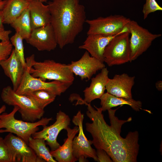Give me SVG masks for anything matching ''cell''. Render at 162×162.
Returning <instances> with one entry per match:
<instances>
[{"instance_id": "obj_22", "label": "cell", "mask_w": 162, "mask_h": 162, "mask_svg": "<svg viewBox=\"0 0 162 162\" xmlns=\"http://www.w3.org/2000/svg\"><path fill=\"white\" fill-rule=\"evenodd\" d=\"M29 2L26 0H7L2 10L4 23L10 25L28 8Z\"/></svg>"}, {"instance_id": "obj_35", "label": "cell", "mask_w": 162, "mask_h": 162, "mask_svg": "<svg viewBox=\"0 0 162 162\" xmlns=\"http://www.w3.org/2000/svg\"><path fill=\"white\" fill-rule=\"evenodd\" d=\"M29 2L33 1H40L42 2H46L48 0H26Z\"/></svg>"}, {"instance_id": "obj_7", "label": "cell", "mask_w": 162, "mask_h": 162, "mask_svg": "<svg viewBox=\"0 0 162 162\" xmlns=\"http://www.w3.org/2000/svg\"><path fill=\"white\" fill-rule=\"evenodd\" d=\"M131 34L130 38V62L135 60L146 52L156 39L161 34H154L139 25L136 21L131 20L126 26Z\"/></svg>"}, {"instance_id": "obj_9", "label": "cell", "mask_w": 162, "mask_h": 162, "mask_svg": "<svg viewBox=\"0 0 162 162\" xmlns=\"http://www.w3.org/2000/svg\"><path fill=\"white\" fill-rule=\"evenodd\" d=\"M123 15H111L106 17L100 16L96 19L86 20L89 25L87 35L100 34L114 35L128 31L126 25L130 20Z\"/></svg>"}, {"instance_id": "obj_20", "label": "cell", "mask_w": 162, "mask_h": 162, "mask_svg": "<svg viewBox=\"0 0 162 162\" xmlns=\"http://www.w3.org/2000/svg\"><path fill=\"white\" fill-rule=\"evenodd\" d=\"M68 138L63 144L58 148L50 151L55 160L58 162H74L78 160L73 154V140L79 131L78 126L71 129L68 126L66 129Z\"/></svg>"}, {"instance_id": "obj_2", "label": "cell", "mask_w": 162, "mask_h": 162, "mask_svg": "<svg viewBox=\"0 0 162 162\" xmlns=\"http://www.w3.org/2000/svg\"><path fill=\"white\" fill-rule=\"evenodd\" d=\"M51 23L57 44L62 49L73 43L82 32L86 22V13L80 0H53L48 4Z\"/></svg>"}, {"instance_id": "obj_32", "label": "cell", "mask_w": 162, "mask_h": 162, "mask_svg": "<svg viewBox=\"0 0 162 162\" xmlns=\"http://www.w3.org/2000/svg\"><path fill=\"white\" fill-rule=\"evenodd\" d=\"M4 17L2 10H0V32L4 31V30L3 25Z\"/></svg>"}, {"instance_id": "obj_12", "label": "cell", "mask_w": 162, "mask_h": 162, "mask_svg": "<svg viewBox=\"0 0 162 162\" xmlns=\"http://www.w3.org/2000/svg\"><path fill=\"white\" fill-rule=\"evenodd\" d=\"M56 119L52 124L44 126L42 130L35 132L32 136L34 138L44 139L50 148L51 151L55 150L60 146L57 140L58 136L61 130H66L70 123L69 116L61 110L57 113Z\"/></svg>"}, {"instance_id": "obj_10", "label": "cell", "mask_w": 162, "mask_h": 162, "mask_svg": "<svg viewBox=\"0 0 162 162\" xmlns=\"http://www.w3.org/2000/svg\"><path fill=\"white\" fill-rule=\"evenodd\" d=\"M84 118V115L79 110L72 119L73 123L79 128V134L75 136L73 141V154L79 162L86 161L88 158H92L98 162L96 151L91 146L92 141L87 139L83 130Z\"/></svg>"}, {"instance_id": "obj_23", "label": "cell", "mask_w": 162, "mask_h": 162, "mask_svg": "<svg viewBox=\"0 0 162 162\" xmlns=\"http://www.w3.org/2000/svg\"><path fill=\"white\" fill-rule=\"evenodd\" d=\"M23 39H28L30 37L32 29L28 8L26 9L10 24Z\"/></svg>"}, {"instance_id": "obj_17", "label": "cell", "mask_w": 162, "mask_h": 162, "mask_svg": "<svg viewBox=\"0 0 162 162\" xmlns=\"http://www.w3.org/2000/svg\"><path fill=\"white\" fill-rule=\"evenodd\" d=\"M5 74L12 82L13 89L15 91L20 85L26 68L13 49L9 56L0 63Z\"/></svg>"}, {"instance_id": "obj_34", "label": "cell", "mask_w": 162, "mask_h": 162, "mask_svg": "<svg viewBox=\"0 0 162 162\" xmlns=\"http://www.w3.org/2000/svg\"><path fill=\"white\" fill-rule=\"evenodd\" d=\"M7 1V0H3L0 2V10H2Z\"/></svg>"}, {"instance_id": "obj_36", "label": "cell", "mask_w": 162, "mask_h": 162, "mask_svg": "<svg viewBox=\"0 0 162 162\" xmlns=\"http://www.w3.org/2000/svg\"><path fill=\"white\" fill-rule=\"evenodd\" d=\"M2 0H0V2H2Z\"/></svg>"}, {"instance_id": "obj_8", "label": "cell", "mask_w": 162, "mask_h": 162, "mask_svg": "<svg viewBox=\"0 0 162 162\" xmlns=\"http://www.w3.org/2000/svg\"><path fill=\"white\" fill-rule=\"evenodd\" d=\"M130 34L128 31L117 35L106 47L104 61L109 66L122 64L130 62Z\"/></svg>"}, {"instance_id": "obj_24", "label": "cell", "mask_w": 162, "mask_h": 162, "mask_svg": "<svg viewBox=\"0 0 162 162\" xmlns=\"http://www.w3.org/2000/svg\"><path fill=\"white\" fill-rule=\"evenodd\" d=\"M28 145L34 151L37 156L45 162H56L46 146L45 140L42 138H30Z\"/></svg>"}, {"instance_id": "obj_15", "label": "cell", "mask_w": 162, "mask_h": 162, "mask_svg": "<svg viewBox=\"0 0 162 162\" xmlns=\"http://www.w3.org/2000/svg\"><path fill=\"white\" fill-rule=\"evenodd\" d=\"M135 79V76H130L126 73L116 74L109 79L106 86V92L118 97L132 98L131 90Z\"/></svg>"}, {"instance_id": "obj_21", "label": "cell", "mask_w": 162, "mask_h": 162, "mask_svg": "<svg viewBox=\"0 0 162 162\" xmlns=\"http://www.w3.org/2000/svg\"><path fill=\"white\" fill-rule=\"evenodd\" d=\"M101 108L105 111L118 106L128 105L134 110L139 111L142 110V103L133 98L128 99L118 97L107 92L104 93L100 98Z\"/></svg>"}, {"instance_id": "obj_37", "label": "cell", "mask_w": 162, "mask_h": 162, "mask_svg": "<svg viewBox=\"0 0 162 162\" xmlns=\"http://www.w3.org/2000/svg\"><path fill=\"white\" fill-rule=\"evenodd\" d=\"M51 0V1H52V0Z\"/></svg>"}, {"instance_id": "obj_16", "label": "cell", "mask_w": 162, "mask_h": 162, "mask_svg": "<svg viewBox=\"0 0 162 162\" xmlns=\"http://www.w3.org/2000/svg\"><path fill=\"white\" fill-rule=\"evenodd\" d=\"M120 33L114 35L100 34L87 35L83 44L79 48L86 50L91 56L104 62V53L106 47L113 38Z\"/></svg>"}, {"instance_id": "obj_33", "label": "cell", "mask_w": 162, "mask_h": 162, "mask_svg": "<svg viewBox=\"0 0 162 162\" xmlns=\"http://www.w3.org/2000/svg\"><path fill=\"white\" fill-rule=\"evenodd\" d=\"M155 87L159 91L162 90V81L161 80L158 81L155 83Z\"/></svg>"}, {"instance_id": "obj_11", "label": "cell", "mask_w": 162, "mask_h": 162, "mask_svg": "<svg viewBox=\"0 0 162 162\" xmlns=\"http://www.w3.org/2000/svg\"><path fill=\"white\" fill-rule=\"evenodd\" d=\"M4 141L8 150L10 162H44L23 139L9 133Z\"/></svg>"}, {"instance_id": "obj_13", "label": "cell", "mask_w": 162, "mask_h": 162, "mask_svg": "<svg viewBox=\"0 0 162 162\" xmlns=\"http://www.w3.org/2000/svg\"><path fill=\"white\" fill-rule=\"evenodd\" d=\"M68 64L73 73L82 80H89L97 71L105 67L104 62L90 56L86 51L79 60Z\"/></svg>"}, {"instance_id": "obj_3", "label": "cell", "mask_w": 162, "mask_h": 162, "mask_svg": "<svg viewBox=\"0 0 162 162\" xmlns=\"http://www.w3.org/2000/svg\"><path fill=\"white\" fill-rule=\"evenodd\" d=\"M19 109L17 106H14L10 112H4L0 114V133L9 132L16 134L28 144L30 138L38 130V127L46 126L52 118H42L33 122L18 120L14 116Z\"/></svg>"}, {"instance_id": "obj_19", "label": "cell", "mask_w": 162, "mask_h": 162, "mask_svg": "<svg viewBox=\"0 0 162 162\" xmlns=\"http://www.w3.org/2000/svg\"><path fill=\"white\" fill-rule=\"evenodd\" d=\"M28 9L32 30L50 24L51 15L48 5L33 1L29 2Z\"/></svg>"}, {"instance_id": "obj_31", "label": "cell", "mask_w": 162, "mask_h": 162, "mask_svg": "<svg viewBox=\"0 0 162 162\" xmlns=\"http://www.w3.org/2000/svg\"><path fill=\"white\" fill-rule=\"evenodd\" d=\"M11 32V31L10 30H4L0 32V40H9V35Z\"/></svg>"}, {"instance_id": "obj_5", "label": "cell", "mask_w": 162, "mask_h": 162, "mask_svg": "<svg viewBox=\"0 0 162 162\" xmlns=\"http://www.w3.org/2000/svg\"><path fill=\"white\" fill-rule=\"evenodd\" d=\"M1 97L7 104L18 107V111L24 121L34 122L40 119L44 113V110L38 107L25 94L17 93L10 86L3 89Z\"/></svg>"}, {"instance_id": "obj_27", "label": "cell", "mask_w": 162, "mask_h": 162, "mask_svg": "<svg viewBox=\"0 0 162 162\" xmlns=\"http://www.w3.org/2000/svg\"><path fill=\"white\" fill-rule=\"evenodd\" d=\"M162 10V8L156 0H146V3L143 5L142 10L143 19H146L151 13Z\"/></svg>"}, {"instance_id": "obj_6", "label": "cell", "mask_w": 162, "mask_h": 162, "mask_svg": "<svg viewBox=\"0 0 162 162\" xmlns=\"http://www.w3.org/2000/svg\"><path fill=\"white\" fill-rule=\"evenodd\" d=\"M30 74L43 81L47 80L73 83L74 74L68 64L57 62L52 60L38 62L34 60L30 69Z\"/></svg>"}, {"instance_id": "obj_1", "label": "cell", "mask_w": 162, "mask_h": 162, "mask_svg": "<svg viewBox=\"0 0 162 162\" xmlns=\"http://www.w3.org/2000/svg\"><path fill=\"white\" fill-rule=\"evenodd\" d=\"M87 106L86 114L92 123H86V130L92 136V144L97 149L105 151L114 162H136L139 150V134L135 131L130 132L125 138L120 135L122 125L130 122L132 118L120 120L115 116L118 109H109L107 110L110 125L105 122L101 107L85 102Z\"/></svg>"}, {"instance_id": "obj_18", "label": "cell", "mask_w": 162, "mask_h": 162, "mask_svg": "<svg viewBox=\"0 0 162 162\" xmlns=\"http://www.w3.org/2000/svg\"><path fill=\"white\" fill-rule=\"evenodd\" d=\"M109 73L107 68L105 67L101 70L100 73L92 78L89 86L86 88L83 91L84 101L90 103L95 99H100L104 93L106 86L109 79Z\"/></svg>"}, {"instance_id": "obj_28", "label": "cell", "mask_w": 162, "mask_h": 162, "mask_svg": "<svg viewBox=\"0 0 162 162\" xmlns=\"http://www.w3.org/2000/svg\"><path fill=\"white\" fill-rule=\"evenodd\" d=\"M13 49V46L10 40L0 42V63L9 56Z\"/></svg>"}, {"instance_id": "obj_26", "label": "cell", "mask_w": 162, "mask_h": 162, "mask_svg": "<svg viewBox=\"0 0 162 162\" xmlns=\"http://www.w3.org/2000/svg\"><path fill=\"white\" fill-rule=\"evenodd\" d=\"M23 40L20 35L16 32L10 38V41L13 46L14 47L15 51L21 61L23 67L26 68V64L24 57Z\"/></svg>"}, {"instance_id": "obj_4", "label": "cell", "mask_w": 162, "mask_h": 162, "mask_svg": "<svg viewBox=\"0 0 162 162\" xmlns=\"http://www.w3.org/2000/svg\"><path fill=\"white\" fill-rule=\"evenodd\" d=\"M35 60V56L32 54L26 59V67L21 83L15 91L17 93L24 94L36 90H44L49 91L57 96L61 94L69 88L73 83L53 80L46 82L40 79L32 76L29 72Z\"/></svg>"}, {"instance_id": "obj_25", "label": "cell", "mask_w": 162, "mask_h": 162, "mask_svg": "<svg viewBox=\"0 0 162 162\" xmlns=\"http://www.w3.org/2000/svg\"><path fill=\"white\" fill-rule=\"evenodd\" d=\"M24 94L31 99L38 107L43 110L52 102L56 96L50 92L44 90H35Z\"/></svg>"}, {"instance_id": "obj_14", "label": "cell", "mask_w": 162, "mask_h": 162, "mask_svg": "<svg viewBox=\"0 0 162 162\" xmlns=\"http://www.w3.org/2000/svg\"><path fill=\"white\" fill-rule=\"evenodd\" d=\"M26 42L38 51H50L58 45L53 29L51 24L32 30Z\"/></svg>"}, {"instance_id": "obj_30", "label": "cell", "mask_w": 162, "mask_h": 162, "mask_svg": "<svg viewBox=\"0 0 162 162\" xmlns=\"http://www.w3.org/2000/svg\"><path fill=\"white\" fill-rule=\"evenodd\" d=\"M96 154L98 162H112V160L106 152L102 149H97Z\"/></svg>"}, {"instance_id": "obj_29", "label": "cell", "mask_w": 162, "mask_h": 162, "mask_svg": "<svg viewBox=\"0 0 162 162\" xmlns=\"http://www.w3.org/2000/svg\"><path fill=\"white\" fill-rule=\"evenodd\" d=\"M0 162H10L8 147L4 139L0 136Z\"/></svg>"}]
</instances>
